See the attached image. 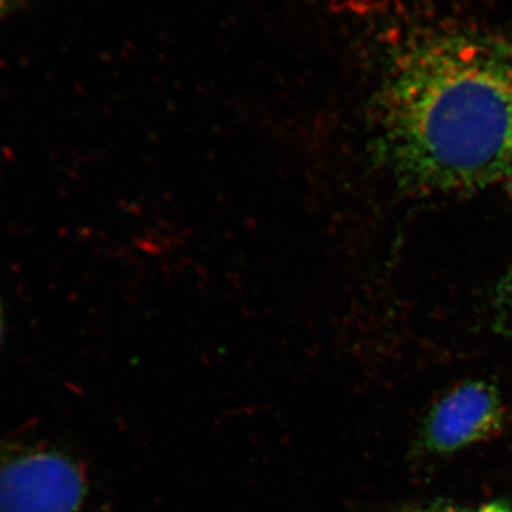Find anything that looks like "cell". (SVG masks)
I'll use <instances>...</instances> for the list:
<instances>
[{
	"label": "cell",
	"mask_w": 512,
	"mask_h": 512,
	"mask_svg": "<svg viewBox=\"0 0 512 512\" xmlns=\"http://www.w3.org/2000/svg\"><path fill=\"white\" fill-rule=\"evenodd\" d=\"M86 467L55 447L0 440V512H82Z\"/></svg>",
	"instance_id": "2"
},
{
	"label": "cell",
	"mask_w": 512,
	"mask_h": 512,
	"mask_svg": "<svg viewBox=\"0 0 512 512\" xmlns=\"http://www.w3.org/2000/svg\"><path fill=\"white\" fill-rule=\"evenodd\" d=\"M491 318L494 329L505 338L512 339V266L495 285Z\"/></svg>",
	"instance_id": "4"
},
{
	"label": "cell",
	"mask_w": 512,
	"mask_h": 512,
	"mask_svg": "<svg viewBox=\"0 0 512 512\" xmlns=\"http://www.w3.org/2000/svg\"><path fill=\"white\" fill-rule=\"evenodd\" d=\"M477 512H512V507L503 501H493V503L485 504Z\"/></svg>",
	"instance_id": "6"
},
{
	"label": "cell",
	"mask_w": 512,
	"mask_h": 512,
	"mask_svg": "<svg viewBox=\"0 0 512 512\" xmlns=\"http://www.w3.org/2000/svg\"><path fill=\"white\" fill-rule=\"evenodd\" d=\"M387 174L420 195L512 188V36L426 30L387 60L375 101Z\"/></svg>",
	"instance_id": "1"
},
{
	"label": "cell",
	"mask_w": 512,
	"mask_h": 512,
	"mask_svg": "<svg viewBox=\"0 0 512 512\" xmlns=\"http://www.w3.org/2000/svg\"><path fill=\"white\" fill-rule=\"evenodd\" d=\"M507 423L500 390L487 380H466L431 406L417 436L424 456L446 457L494 439Z\"/></svg>",
	"instance_id": "3"
},
{
	"label": "cell",
	"mask_w": 512,
	"mask_h": 512,
	"mask_svg": "<svg viewBox=\"0 0 512 512\" xmlns=\"http://www.w3.org/2000/svg\"><path fill=\"white\" fill-rule=\"evenodd\" d=\"M15 2L16 0H0V19L12 9L13 3Z\"/></svg>",
	"instance_id": "7"
},
{
	"label": "cell",
	"mask_w": 512,
	"mask_h": 512,
	"mask_svg": "<svg viewBox=\"0 0 512 512\" xmlns=\"http://www.w3.org/2000/svg\"><path fill=\"white\" fill-rule=\"evenodd\" d=\"M0 335H2V308H0Z\"/></svg>",
	"instance_id": "8"
},
{
	"label": "cell",
	"mask_w": 512,
	"mask_h": 512,
	"mask_svg": "<svg viewBox=\"0 0 512 512\" xmlns=\"http://www.w3.org/2000/svg\"><path fill=\"white\" fill-rule=\"evenodd\" d=\"M403 512H471L448 501H433V503H421L410 505Z\"/></svg>",
	"instance_id": "5"
}]
</instances>
